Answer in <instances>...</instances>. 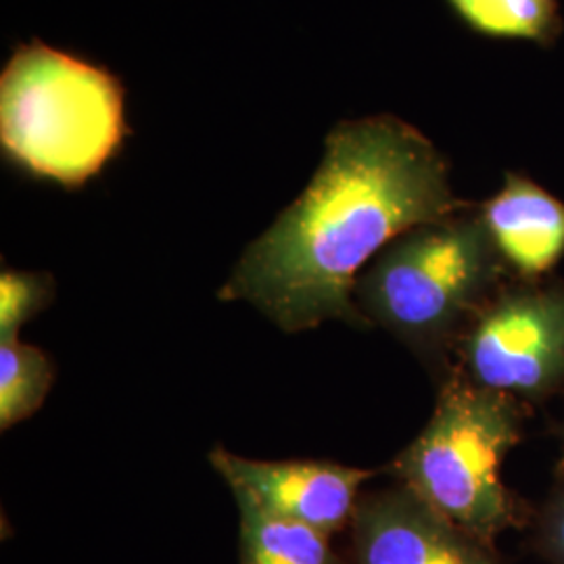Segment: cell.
Listing matches in <instances>:
<instances>
[{"mask_svg":"<svg viewBox=\"0 0 564 564\" xmlns=\"http://www.w3.org/2000/svg\"><path fill=\"white\" fill-rule=\"evenodd\" d=\"M466 209L419 128L393 116L341 121L307 188L245 249L218 297L251 303L284 333L326 321L366 328L354 300L366 265L403 232Z\"/></svg>","mask_w":564,"mask_h":564,"instance_id":"obj_1","label":"cell"},{"mask_svg":"<svg viewBox=\"0 0 564 564\" xmlns=\"http://www.w3.org/2000/svg\"><path fill=\"white\" fill-rule=\"evenodd\" d=\"M505 270L479 212L466 209L389 242L360 274L354 300L366 323L435 354L460 341Z\"/></svg>","mask_w":564,"mask_h":564,"instance_id":"obj_2","label":"cell"},{"mask_svg":"<svg viewBox=\"0 0 564 564\" xmlns=\"http://www.w3.org/2000/svg\"><path fill=\"white\" fill-rule=\"evenodd\" d=\"M126 137L123 90L101 67L41 42L21 46L0 78V142L30 174L80 186Z\"/></svg>","mask_w":564,"mask_h":564,"instance_id":"obj_3","label":"cell"},{"mask_svg":"<svg viewBox=\"0 0 564 564\" xmlns=\"http://www.w3.org/2000/svg\"><path fill=\"white\" fill-rule=\"evenodd\" d=\"M521 426L514 398L454 377L442 387L431 421L389 473L447 521L494 545L502 531L519 523L502 464L519 444Z\"/></svg>","mask_w":564,"mask_h":564,"instance_id":"obj_4","label":"cell"},{"mask_svg":"<svg viewBox=\"0 0 564 564\" xmlns=\"http://www.w3.org/2000/svg\"><path fill=\"white\" fill-rule=\"evenodd\" d=\"M463 377L540 402L564 384V286L538 281L485 303L460 337Z\"/></svg>","mask_w":564,"mask_h":564,"instance_id":"obj_5","label":"cell"},{"mask_svg":"<svg viewBox=\"0 0 564 564\" xmlns=\"http://www.w3.org/2000/svg\"><path fill=\"white\" fill-rule=\"evenodd\" d=\"M349 564H500L494 545L398 485L360 498L349 524Z\"/></svg>","mask_w":564,"mask_h":564,"instance_id":"obj_6","label":"cell"},{"mask_svg":"<svg viewBox=\"0 0 564 564\" xmlns=\"http://www.w3.org/2000/svg\"><path fill=\"white\" fill-rule=\"evenodd\" d=\"M209 463L230 489H241L270 512L314 527L328 538L351 524L362 485L377 475L326 460H249L224 447L209 452Z\"/></svg>","mask_w":564,"mask_h":564,"instance_id":"obj_7","label":"cell"},{"mask_svg":"<svg viewBox=\"0 0 564 564\" xmlns=\"http://www.w3.org/2000/svg\"><path fill=\"white\" fill-rule=\"evenodd\" d=\"M491 242L524 281L535 282L564 258V202L517 172H506L502 188L477 207Z\"/></svg>","mask_w":564,"mask_h":564,"instance_id":"obj_8","label":"cell"},{"mask_svg":"<svg viewBox=\"0 0 564 564\" xmlns=\"http://www.w3.org/2000/svg\"><path fill=\"white\" fill-rule=\"evenodd\" d=\"M232 494L241 514V564H349L323 531L270 512L241 489Z\"/></svg>","mask_w":564,"mask_h":564,"instance_id":"obj_9","label":"cell"},{"mask_svg":"<svg viewBox=\"0 0 564 564\" xmlns=\"http://www.w3.org/2000/svg\"><path fill=\"white\" fill-rule=\"evenodd\" d=\"M477 34L498 41H523L552 46L564 21L558 0H445Z\"/></svg>","mask_w":564,"mask_h":564,"instance_id":"obj_10","label":"cell"},{"mask_svg":"<svg viewBox=\"0 0 564 564\" xmlns=\"http://www.w3.org/2000/svg\"><path fill=\"white\" fill-rule=\"evenodd\" d=\"M55 379L46 354L15 341H0V429L30 419L41 408Z\"/></svg>","mask_w":564,"mask_h":564,"instance_id":"obj_11","label":"cell"},{"mask_svg":"<svg viewBox=\"0 0 564 564\" xmlns=\"http://www.w3.org/2000/svg\"><path fill=\"white\" fill-rule=\"evenodd\" d=\"M53 297L46 274L4 270L0 274V341H15L20 328L42 312Z\"/></svg>","mask_w":564,"mask_h":564,"instance_id":"obj_12","label":"cell"},{"mask_svg":"<svg viewBox=\"0 0 564 564\" xmlns=\"http://www.w3.org/2000/svg\"><path fill=\"white\" fill-rule=\"evenodd\" d=\"M535 545L547 563L564 564V484L556 487L540 512Z\"/></svg>","mask_w":564,"mask_h":564,"instance_id":"obj_13","label":"cell"}]
</instances>
